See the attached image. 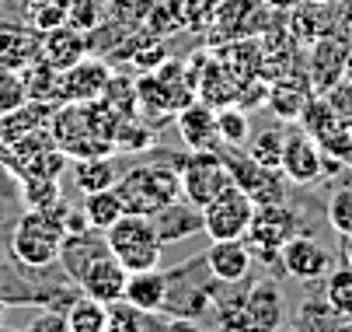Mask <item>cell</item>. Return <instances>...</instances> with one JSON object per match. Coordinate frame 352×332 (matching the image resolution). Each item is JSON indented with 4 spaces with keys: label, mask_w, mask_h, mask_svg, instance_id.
<instances>
[{
    "label": "cell",
    "mask_w": 352,
    "mask_h": 332,
    "mask_svg": "<svg viewBox=\"0 0 352 332\" xmlns=\"http://www.w3.org/2000/svg\"><path fill=\"white\" fill-rule=\"evenodd\" d=\"M112 189L119 193L126 214H143V217H154L168 203L182 200V178L175 168L164 165H136L126 175H119Z\"/></svg>",
    "instance_id": "6da1fadb"
},
{
    "label": "cell",
    "mask_w": 352,
    "mask_h": 332,
    "mask_svg": "<svg viewBox=\"0 0 352 332\" xmlns=\"http://www.w3.org/2000/svg\"><path fill=\"white\" fill-rule=\"evenodd\" d=\"M105 234V245L109 252L129 269H157L161 266V249L164 242L157 238V227L154 217H143V214H122L112 227L102 231Z\"/></svg>",
    "instance_id": "7a4b0ae2"
},
{
    "label": "cell",
    "mask_w": 352,
    "mask_h": 332,
    "mask_svg": "<svg viewBox=\"0 0 352 332\" xmlns=\"http://www.w3.org/2000/svg\"><path fill=\"white\" fill-rule=\"evenodd\" d=\"M63 220L49 217L45 210H28L21 214V220L14 224L11 234V256L25 266V269H45L53 266L63 245Z\"/></svg>",
    "instance_id": "3957f363"
},
{
    "label": "cell",
    "mask_w": 352,
    "mask_h": 332,
    "mask_svg": "<svg viewBox=\"0 0 352 332\" xmlns=\"http://www.w3.org/2000/svg\"><path fill=\"white\" fill-rule=\"evenodd\" d=\"M276 14L279 11H272L265 0H220L206 28V45L213 50L220 42L255 39L276 21Z\"/></svg>",
    "instance_id": "277c9868"
},
{
    "label": "cell",
    "mask_w": 352,
    "mask_h": 332,
    "mask_svg": "<svg viewBox=\"0 0 352 332\" xmlns=\"http://www.w3.org/2000/svg\"><path fill=\"white\" fill-rule=\"evenodd\" d=\"M49 136L53 144L67 154V158H94V154H112L116 147L105 136H98L84 102H63L53 109V119H49Z\"/></svg>",
    "instance_id": "5b68a950"
},
{
    "label": "cell",
    "mask_w": 352,
    "mask_h": 332,
    "mask_svg": "<svg viewBox=\"0 0 352 332\" xmlns=\"http://www.w3.org/2000/svg\"><path fill=\"white\" fill-rule=\"evenodd\" d=\"M255 200H251L241 185H223L220 193L203 207V231L210 234V242L220 238H244L248 224L255 217Z\"/></svg>",
    "instance_id": "8992f818"
},
{
    "label": "cell",
    "mask_w": 352,
    "mask_h": 332,
    "mask_svg": "<svg viewBox=\"0 0 352 332\" xmlns=\"http://www.w3.org/2000/svg\"><path fill=\"white\" fill-rule=\"evenodd\" d=\"M296 214L286 203H262L255 207V217L248 224V249L251 256H258L262 262H279V249L296 234Z\"/></svg>",
    "instance_id": "52a82bcc"
},
{
    "label": "cell",
    "mask_w": 352,
    "mask_h": 332,
    "mask_svg": "<svg viewBox=\"0 0 352 332\" xmlns=\"http://www.w3.org/2000/svg\"><path fill=\"white\" fill-rule=\"evenodd\" d=\"M178 178H182V200H188V203L199 207V210H203L223 185H230L227 161H223V154H217V151H192V154L182 161Z\"/></svg>",
    "instance_id": "ba28073f"
},
{
    "label": "cell",
    "mask_w": 352,
    "mask_h": 332,
    "mask_svg": "<svg viewBox=\"0 0 352 332\" xmlns=\"http://www.w3.org/2000/svg\"><path fill=\"white\" fill-rule=\"evenodd\" d=\"M223 161H227L230 182L241 185L258 207H262V203H283L286 193H283V172H279V168L258 165L255 158H248V154H230V158H223Z\"/></svg>",
    "instance_id": "9c48e42d"
},
{
    "label": "cell",
    "mask_w": 352,
    "mask_h": 332,
    "mask_svg": "<svg viewBox=\"0 0 352 332\" xmlns=\"http://www.w3.org/2000/svg\"><path fill=\"white\" fill-rule=\"evenodd\" d=\"M126 280H129V269L112 252H102V256H94L80 269V276L74 283L80 287V294L102 301V304H112V301H119L126 294Z\"/></svg>",
    "instance_id": "30bf717a"
},
{
    "label": "cell",
    "mask_w": 352,
    "mask_h": 332,
    "mask_svg": "<svg viewBox=\"0 0 352 332\" xmlns=\"http://www.w3.org/2000/svg\"><path fill=\"white\" fill-rule=\"evenodd\" d=\"M321 165H324V154H321V147H318L314 136H307L304 129L286 133L283 158H279L283 178H289L293 185H311V182L321 178Z\"/></svg>",
    "instance_id": "8fae6325"
},
{
    "label": "cell",
    "mask_w": 352,
    "mask_h": 332,
    "mask_svg": "<svg viewBox=\"0 0 352 332\" xmlns=\"http://www.w3.org/2000/svg\"><path fill=\"white\" fill-rule=\"evenodd\" d=\"M349 45H352V42H345L342 35H321L318 42L307 45L311 53H307L304 70H307V77H311V84H314L318 94H324L331 84H338V81L345 77Z\"/></svg>",
    "instance_id": "7c38bea8"
},
{
    "label": "cell",
    "mask_w": 352,
    "mask_h": 332,
    "mask_svg": "<svg viewBox=\"0 0 352 332\" xmlns=\"http://www.w3.org/2000/svg\"><path fill=\"white\" fill-rule=\"evenodd\" d=\"M279 266L300 283H318L331 269V256H328L324 245H318L307 234H293V238L279 249Z\"/></svg>",
    "instance_id": "4fadbf2b"
},
{
    "label": "cell",
    "mask_w": 352,
    "mask_h": 332,
    "mask_svg": "<svg viewBox=\"0 0 352 332\" xmlns=\"http://www.w3.org/2000/svg\"><path fill=\"white\" fill-rule=\"evenodd\" d=\"M244 315H248V329H258V332H272L286 322V298H283V287L272 276L248 287Z\"/></svg>",
    "instance_id": "5bb4252c"
},
{
    "label": "cell",
    "mask_w": 352,
    "mask_h": 332,
    "mask_svg": "<svg viewBox=\"0 0 352 332\" xmlns=\"http://www.w3.org/2000/svg\"><path fill=\"white\" fill-rule=\"evenodd\" d=\"M314 94H318V91H314L307 70H304V74L293 70V74H283V77H272V81H269L265 105L276 112V119H283V123H296L300 112H304V105L314 98Z\"/></svg>",
    "instance_id": "9a60e30c"
},
{
    "label": "cell",
    "mask_w": 352,
    "mask_h": 332,
    "mask_svg": "<svg viewBox=\"0 0 352 332\" xmlns=\"http://www.w3.org/2000/svg\"><path fill=\"white\" fill-rule=\"evenodd\" d=\"M178 133L182 144L188 151H217L220 147V133H217V109L203 98H192L178 112Z\"/></svg>",
    "instance_id": "2e32d148"
},
{
    "label": "cell",
    "mask_w": 352,
    "mask_h": 332,
    "mask_svg": "<svg viewBox=\"0 0 352 332\" xmlns=\"http://www.w3.org/2000/svg\"><path fill=\"white\" fill-rule=\"evenodd\" d=\"M251 249L244 238H220L210 245L206 252V269L217 283H223V287H234V283H244L248 273H251Z\"/></svg>",
    "instance_id": "e0dca14e"
},
{
    "label": "cell",
    "mask_w": 352,
    "mask_h": 332,
    "mask_svg": "<svg viewBox=\"0 0 352 332\" xmlns=\"http://www.w3.org/2000/svg\"><path fill=\"white\" fill-rule=\"evenodd\" d=\"M112 67L98 56H84L63 70V102H94L105 94Z\"/></svg>",
    "instance_id": "ac0fdd59"
},
{
    "label": "cell",
    "mask_w": 352,
    "mask_h": 332,
    "mask_svg": "<svg viewBox=\"0 0 352 332\" xmlns=\"http://www.w3.org/2000/svg\"><path fill=\"white\" fill-rule=\"evenodd\" d=\"M286 14H289L286 28L300 45H311L321 35H335V4H324V0H300V4H293Z\"/></svg>",
    "instance_id": "d6986e66"
},
{
    "label": "cell",
    "mask_w": 352,
    "mask_h": 332,
    "mask_svg": "<svg viewBox=\"0 0 352 332\" xmlns=\"http://www.w3.org/2000/svg\"><path fill=\"white\" fill-rule=\"evenodd\" d=\"M38 50H42V60L53 63L56 70H67L74 67L77 60L87 56V35L74 25H56V28H45L42 39H38Z\"/></svg>",
    "instance_id": "ffe728a7"
},
{
    "label": "cell",
    "mask_w": 352,
    "mask_h": 332,
    "mask_svg": "<svg viewBox=\"0 0 352 332\" xmlns=\"http://www.w3.org/2000/svg\"><path fill=\"white\" fill-rule=\"evenodd\" d=\"M154 227H157V238H161L164 245L185 242L188 234L203 231V210L192 207L188 200H185V203H182V200H175V203H168L164 210H157V214H154Z\"/></svg>",
    "instance_id": "44dd1931"
},
{
    "label": "cell",
    "mask_w": 352,
    "mask_h": 332,
    "mask_svg": "<svg viewBox=\"0 0 352 332\" xmlns=\"http://www.w3.org/2000/svg\"><path fill=\"white\" fill-rule=\"evenodd\" d=\"M122 298L129 304H136L140 311H150V315L164 311V301H168V273H161V269H136V273H129Z\"/></svg>",
    "instance_id": "7402d4cb"
},
{
    "label": "cell",
    "mask_w": 352,
    "mask_h": 332,
    "mask_svg": "<svg viewBox=\"0 0 352 332\" xmlns=\"http://www.w3.org/2000/svg\"><path fill=\"white\" fill-rule=\"evenodd\" d=\"M102 252H109L105 234H102V231H94V234H91V227H87V231L63 234V245H60V256H56V259L63 262L67 276H70V280H77V276H80V269H84L94 256H102Z\"/></svg>",
    "instance_id": "603a6c76"
},
{
    "label": "cell",
    "mask_w": 352,
    "mask_h": 332,
    "mask_svg": "<svg viewBox=\"0 0 352 332\" xmlns=\"http://www.w3.org/2000/svg\"><path fill=\"white\" fill-rule=\"evenodd\" d=\"M42 56L38 39L28 28H11L0 25V70H25L28 63H35Z\"/></svg>",
    "instance_id": "cb8c5ba5"
},
{
    "label": "cell",
    "mask_w": 352,
    "mask_h": 332,
    "mask_svg": "<svg viewBox=\"0 0 352 332\" xmlns=\"http://www.w3.org/2000/svg\"><path fill=\"white\" fill-rule=\"evenodd\" d=\"M53 109H56V105H45V102H32V98H28L21 109L0 116V144L18 140V136H28V133H35V129H49Z\"/></svg>",
    "instance_id": "d4e9b609"
},
{
    "label": "cell",
    "mask_w": 352,
    "mask_h": 332,
    "mask_svg": "<svg viewBox=\"0 0 352 332\" xmlns=\"http://www.w3.org/2000/svg\"><path fill=\"white\" fill-rule=\"evenodd\" d=\"M28 98L32 102H45V105H63V70H56L53 63H45L42 56L35 63H28L21 70Z\"/></svg>",
    "instance_id": "484cf974"
},
{
    "label": "cell",
    "mask_w": 352,
    "mask_h": 332,
    "mask_svg": "<svg viewBox=\"0 0 352 332\" xmlns=\"http://www.w3.org/2000/svg\"><path fill=\"white\" fill-rule=\"evenodd\" d=\"M116 161L112 154H94V158H74V185L80 193H98V189L116 185Z\"/></svg>",
    "instance_id": "4316f807"
},
{
    "label": "cell",
    "mask_w": 352,
    "mask_h": 332,
    "mask_svg": "<svg viewBox=\"0 0 352 332\" xmlns=\"http://www.w3.org/2000/svg\"><path fill=\"white\" fill-rule=\"evenodd\" d=\"M63 318H67V332H109V308L87 294L70 298Z\"/></svg>",
    "instance_id": "83f0119b"
},
{
    "label": "cell",
    "mask_w": 352,
    "mask_h": 332,
    "mask_svg": "<svg viewBox=\"0 0 352 332\" xmlns=\"http://www.w3.org/2000/svg\"><path fill=\"white\" fill-rule=\"evenodd\" d=\"M324 304L338 322H352V266H338L324 273Z\"/></svg>",
    "instance_id": "f1b7e54d"
},
{
    "label": "cell",
    "mask_w": 352,
    "mask_h": 332,
    "mask_svg": "<svg viewBox=\"0 0 352 332\" xmlns=\"http://www.w3.org/2000/svg\"><path fill=\"white\" fill-rule=\"evenodd\" d=\"M122 200L116 189H98V193H84V217L91 224V231H105L122 217Z\"/></svg>",
    "instance_id": "f546056e"
},
{
    "label": "cell",
    "mask_w": 352,
    "mask_h": 332,
    "mask_svg": "<svg viewBox=\"0 0 352 332\" xmlns=\"http://www.w3.org/2000/svg\"><path fill=\"white\" fill-rule=\"evenodd\" d=\"M136 105H140V116H154V119H164V116L175 112L168 91L161 87V81L154 77V70H146L136 81Z\"/></svg>",
    "instance_id": "4dcf8cb0"
},
{
    "label": "cell",
    "mask_w": 352,
    "mask_h": 332,
    "mask_svg": "<svg viewBox=\"0 0 352 332\" xmlns=\"http://www.w3.org/2000/svg\"><path fill=\"white\" fill-rule=\"evenodd\" d=\"M217 133H220V144L227 147H244L248 136H251V119L241 105H223L217 109Z\"/></svg>",
    "instance_id": "1f68e13d"
},
{
    "label": "cell",
    "mask_w": 352,
    "mask_h": 332,
    "mask_svg": "<svg viewBox=\"0 0 352 332\" xmlns=\"http://www.w3.org/2000/svg\"><path fill=\"white\" fill-rule=\"evenodd\" d=\"M283 144H286V133L279 126H265L255 136H248V158H255L258 165H269V168H279Z\"/></svg>",
    "instance_id": "d6a6232c"
},
{
    "label": "cell",
    "mask_w": 352,
    "mask_h": 332,
    "mask_svg": "<svg viewBox=\"0 0 352 332\" xmlns=\"http://www.w3.org/2000/svg\"><path fill=\"white\" fill-rule=\"evenodd\" d=\"M220 0H168V8L171 14L178 18L182 28L188 32H199V28H210V18L217 11Z\"/></svg>",
    "instance_id": "836d02e7"
},
{
    "label": "cell",
    "mask_w": 352,
    "mask_h": 332,
    "mask_svg": "<svg viewBox=\"0 0 352 332\" xmlns=\"http://www.w3.org/2000/svg\"><path fill=\"white\" fill-rule=\"evenodd\" d=\"M154 144V129L143 123V116H126L119 119V129H116V151H146Z\"/></svg>",
    "instance_id": "e575fe53"
},
{
    "label": "cell",
    "mask_w": 352,
    "mask_h": 332,
    "mask_svg": "<svg viewBox=\"0 0 352 332\" xmlns=\"http://www.w3.org/2000/svg\"><path fill=\"white\" fill-rule=\"evenodd\" d=\"M109 308V332H140L146 325H154V318H150V311H140L136 304H129L126 298L105 304Z\"/></svg>",
    "instance_id": "d590c367"
},
{
    "label": "cell",
    "mask_w": 352,
    "mask_h": 332,
    "mask_svg": "<svg viewBox=\"0 0 352 332\" xmlns=\"http://www.w3.org/2000/svg\"><path fill=\"white\" fill-rule=\"evenodd\" d=\"M102 98L126 119V116H140V105H136V81H129V77H109V84H105V94Z\"/></svg>",
    "instance_id": "8d00e7d4"
},
{
    "label": "cell",
    "mask_w": 352,
    "mask_h": 332,
    "mask_svg": "<svg viewBox=\"0 0 352 332\" xmlns=\"http://www.w3.org/2000/svg\"><path fill=\"white\" fill-rule=\"evenodd\" d=\"M328 224H331V231L335 234H352V182L349 185H338L335 193L328 196Z\"/></svg>",
    "instance_id": "74e56055"
},
{
    "label": "cell",
    "mask_w": 352,
    "mask_h": 332,
    "mask_svg": "<svg viewBox=\"0 0 352 332\" xmlns=\"http://www.w3.org/2000/svg\"><path fill=\"white\" fill-rule=\"evenodd\" d=\"M28 102V87L18 70H0V116H8Z\"/></svg>",
    "instance_id": "f35d334b"
},
{
    "label": "cell",
    "mask_w": 352,
    "mask_h": 332,
    "mask_svg": "<svg viewBox=\"0 0 352 332\" xmlns=\"http://www.w3.org/2000/svg\"><path fill=\"white\" fill-rule=\"evenodd\" d=\"M21 196H25L28 210H42L53 200H60V182L56 178H25L21 182Z\"/></svg>",
    "instance_id": "ab89813d"
},
{
    "label": "cell",
    "mask_w": 352,
    "mask_h": 332,
    "mask_svg": "<svg viewBox=\"0 0 352 332\" xmlns=\"http://www.w3.org/2000/svg\"><path fill=\"white\" fill-rule=\"evenodd\" d=\"M157 8V0H112V18L122 28H136L146 21V14Z\"/></svg>",
    "instance_id": "60d3db41"
},
{
    "label": "cell",
    "mask_w": 352,
    "mask_h": 332,
    "mask_svg": "<svg viewBox=\"0 0 352 332\" xmlns=\"http://www.w3.org/2000/svg\"><path fill=\"white\" fill-rule=\"evenodd\" d=\"M324 102H328V109L335 112V119L338 123H349L352 126V81H338V84H331L328 91H324Z\"/></svg>",
    "instance_id": "b9f144b4"
},
{
    "label": "cell",
    "mask_w": 352,
    "mask_h": 332,
    "mask_svg": "<svg viewBox=\"0 0 352 332\" xmlns=\"http://www.w3.org/2000/svg\"><path fill=\"white\" fill-rule=\"evenodd\" d=\"M67 25H74L80 32L98 28V4L94 0H67Z\"/></svg>",
    "instance_id": "7bdbcfd3"
},
{
    "label": "cell",
    "mask_w": 352,
    "mask_h": 332,
    "mask_svg": "<svg viewBox=\"0 0 352 332\" xmlns=\"http://www.w3.org/2000/svg\"><path fill=\"white\" fill-rule=\"evenodd\" d=\"M45 329H56V332H63V329H67V318H63V311L49 308L45 315L32 318V325H28V332H45Z\"/></svg>",
    "instance_id": "ee69618b"
},
{
    "label": "cell",
    "mask_w": 352,
    "mask_h": 332,
    "mask_svg": "<svg viewBox=\"0 0 352 332\" xmlns=\"http://www.w3.org/2000/svg\"><path fill=\"white\" fill-rule=\"evenodd\" d=\"M265 4H269L272 11H279V14H283V11H289L293 4H300V0H265Z\"/></svg>",
    "instance_id": "f6af8a7d"
},
{
    "label": "cell",
    "mask_w": 352,
    "mask_h": 332,
    "mask_svg": "<svg viewBox=\"0 0 352 332\" xmlns=\"http://www.w3.org/2000/svg\"><path fill=\"white\" fill-rule=\"evenodd\" d=\"M345 262L352 266V234H345Z\"/></svg>",
    "instance_id": "bcb514c9"
},
{
    "label": "cell",
    "mask_w": 352,
    "mask_h": 332,
    "mask_svg": "<svg viewBox=\"0 0 352 332\" xmlns=\"http://www.w3.org/2000/svg\"><path fill=\"white\" fill-rule=\"evenodd\" d=\"M4 304H8V298H4V291H0V322H4Z\"/></svg>",
    "instance_id": "7dc6e473"
},
{
    "label": "cell",
    "mask_w": 352,
    "mask_h": 332,
    "mask_svg": "<svg viewBox=\"0 0 352 332\" xmlns=\"http://www.w3.org/2000/svg\"><path fill=\"white\" fill-rule=\"evenodd\" d=\"M324 4H335V0H324Z\"/></svg>",
    "instance_id": "c3c4849f"
},
{
    "label": "cell",
    "mask_w": 352,
    "mask_h": 332,
    "mask_svg": "<svg viewBox=\"0 0 352 332\" xmlns=\"http://www.w3.org/2000/svg\"><path fill=\"white\" fill-rule=\"evenodd\" d=\"M349 165H352V161H349Z\"/></svg>",
    "instance_id": "681fc988"
}]
</instances>
